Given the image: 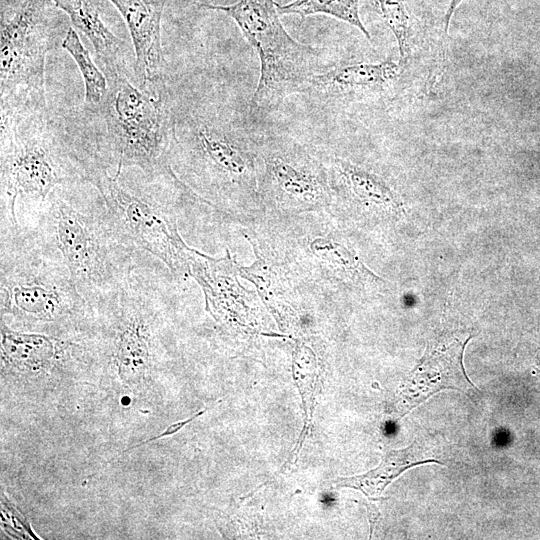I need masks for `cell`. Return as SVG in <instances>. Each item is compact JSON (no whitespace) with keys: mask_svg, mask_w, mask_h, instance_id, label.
I'll list each match as a JSON object with an SVG mask.
<instances>
[{"mask_svg":"<svg viewBox=\"0 0 540 540\" xmlns=\"http://www.w3.org/2000/svg\"><path fill=\"white\" fill-rule=\"evenodd\" d=\"M174 108L170 164L188 195L240 222L259 219L257 137L212 104Z\"/></svg>","mask_w":540,"mask_h":540,"instance_id":"1","label":"cell"},{"mask_svg":"<svg viewBox=\"0 0 540 540\" xmlns=\"http://www.w3.org/2000/svg\"><path fill=\"white\" fill-rule=\"evenodd\" d=\"M108 88L96 105L72 111L90 153L121 175L137 168L148 180L175 177L170 164L175 138V108L168 89L142 90L127 73L107 76Z\"/></svg>","mask_w":540,"mask_h":540,"instance_id":"2","label":"cell"},{"mask_svg":"<svg viewBox=\"0 0 540 540\" xmlns=\"http://www.w3.org/2000/svg\"><path fill=\"white\" fill-rule=\"evenodd\" d=\"M93 161L70 114L53 116L47 110L1 117V227H20L18 198L42 204L56 189L87 183Z\"/></svg>","mask_w":540,"mask_h":540,"instance_id":"3","label":"cell"},{"mask_svg":"<svg viewBox=\"0 0 540 540\" xmlns=\"http://www.w3.org/2000/svg\"><path fill=\"white\" fill-rule=\"evenodd\" d=\"M257 238L287 269L307 296L374 294L385 281L360 259L328 210L262 215Z\"/></svg>","mask_w":540,"mask_h":540,"instance_id":"4","label":"cell"},{"mask_svg":"<svg viewBox=\"0 0 540 540\" xmlns=\"http://www.w3.org/2000/svg\"><path fill=\"white\" fill-rule=\"evenodd\" d=\"M61 190L39 204L29 233L66 267L87 303L96 306L133 273L134 250L113 229L103 201L100 206H80Z\"/></svg>","mask_w":540,"mask_h":540,"instance_id":"5","label":"cell"},{"mask_svg":"<svg viewBox=\"0 0 540 540\" xmlns=\"http://www.w3.org/2000/svg\"><path fill=\"white\" fill-rule=\"evenodd\" d=\"M66 16L51 0H0L1 117L49 110L46 56L72 26Z\"/></svg>","mask_w":540,"mask_h":540,"instance_id":"6","label":"cell"},{"mask_svg":"<svg viewBox=\"0 0 540 540\" xmlns=\"http://www.w3.org/2000/svg\"><path fill=\"white\" fill-rule=\"evenodd\" d=\"M1 316L32 326L65 324L91 307L66 267L21 228L1 227Z\"/></svg>","mask_w":540,"mask_h":540,"instance_id":"7","label":"cell"},{"mask_svg":"<svg viewBox=\"0 0 540 540\" xmlns=\"http://www.w3.org/2000/svg\"><path fill=\"white\" fill-rule=\"evenodd\" d=\"M199 6L232 18L259 56L260 75L248 111L251 123L265 120L287 97L305 93L311 78L319 73L320 50L297 41L287 32L274 0Z\"/></svg>","mask_w":540,"mask_h":540,"instance_id":"8","label":"cell"},{"mask_svg":"<svg viewBox=\"0 0 540 540\" xmlns=\"http://www.w3.org/2000/svg\"><path fill=\"white\" fill-rule=\"evenodd\" d=\"M110 175L99 162H93L87 183L101 196L110 223L128 247L152 254L178 280L190 276V247L182 239L175 215L165 205L131 190Z\"/></svg>","mask_w":540,"mask_h":540,"instance_id":"9","label":"cell"},{"mask_svg":"<svg viewBox=\"0 0 540 540\" xmlns=\"http://www.w3.org/2000/svg\"><path fill=\"white\" fill-rule=\"evenodd\" d=\"M257 148L262 215L329 209L332 191L324 158L284 133L257 137Z\"/></svg>","mask_w":540,"mask_h":540,"instance_id":"10","label":"cell"},{"mask_svg":"<svg viewBox=\"0 0 540 540\" xmlns=\"http://www.w3.org/2000/svg\"><path fill=\"white\" fill-rule=\"evenodd\" d=\"M324 161L332 191L328 211L341 223L374 224L402 212L399 194L381 174L337 156Z\"/></svg>","mask_w":540,"mask_h":540,"instance_id":"11","label":"cell"},{"mask_svg":"<svg viewBox=\"0 0 540 540\" xmlns=\"http://www.w3.org/2000/svg\"><path fill=\"white\" fill-rule=\"evenodd\" d=\"M471 337L448 336L429 344L423 357L399 387L396 399L399 417L441 390L477 391L463 365L464 349Z\"/></svg>","mask_w":540,"mask_h":540,"instance_id":"12","label":"cell"},{"mask_svg":"<svg viewBox=\"0 0 540 540\" xmlns=\"http://www.w3.org/2000/svg\"><path fill=\"white\" fill-rule=\"evenodd\" d=\"M122 16L135 53V84L159 93L168 89L161 20L168 0H109Z\"/></svg>","mask_w":540,"mask_h":540,"instance_id":"13","label":"cell"},{"mask_svg":"<svg viewBox=\"0 0 540 540\" xmlns=\"http://www.w3.org/2000/svg\"><path fill=\"white\" fill-rule=\"evenodd\" d=\"M403 69L400 63L390 59L340 65L315 74L305 94L327 102L380 93L399 79Z\"/></svg>","mask_w":540,"mask_h":540,"instance_id":"14","label":"cell"},{"mask_svg":"<svg viewBox=\"0 0 540 540\" xmlns=\"http://www.w3.org/2000/svg\"><path fill=\"white\" fill-rule=\"evenodd\" d=\"M425 463L443 464L438 459L428 457L423 448L413 442L400 450L384 449L381 462L376 468L361 475L337 478L334 483L338 488L357 489L369 499L375 500L405 470Z\"/></svg>","mask_w":540,"mask_h":540,"instance_id":"15","label":"cell"},{"mask_svg":"<svg viewBox=\"0 0 540 540\" xmlns=\"http://www.w3.org/2000/svg\"><path fill=\"white\" fill-rule=\"evenodd\" d=\"M63 344L54 337L9 329L2 321V361L19 371H40L63 355Z\"/></svg>","mask_w":540,"mask_h":540,"instance_id":"16","label":"cell"},{"mask_svg":"<svg viewBox=\"0 0 540 540\" xmlns=\"http://www.w3.org/2000/svg\"><path fill=\"white\" fill-rule=\"evenodd\" d=\"M360 0H293L277 4L280 15L295 14L301 19L315 14H325L358 29L368 40L371 35L360 17Z\"/></svg>","mask_w":540,"mask_h":540,"instance_id":"17","label":"cell"},{"mask_svg":"<svg viewBox=\"0 0 540 540\" xmlns=\"http://www.w3.org/2000/svg\"><path fill=\"white\" fill-rule=\"evenodd\" d=\"M61 47L70 54L81 73L85 92L84 104L89 106L98 104L108 88L107 77L96 65L72 26L68 29Z\"/></svg>","mask_w":540,"mask_h":540,"instance_id":"18","label":"cell"},{"mask_svg":"<svg viewBox=\"0 0 540 540\" xmlns=\"http://www.w3.org/2000/svg\"><path fill=\"white\" fill-rule=\"evenodd\" d=\"M375 12L390 29L397 42L400 64L404 68L411 56L412 21L405 0H370Z\"/></svg>","mask_w":540,"mask_h":540,"instance_id":"19","label":"cell"},{"mask_svg":"<svg viewBox=\"0 0 540 540\" xmlns=\"http://www.w3.org/2000/svg\"><path fill=\"white\" fill-rule=\"evenodd\" d=\"M68 17L73 27L78 26L96 9L92 0H51Z\"/></svg>","mask_w":540,"mask_h":540,"instance_id":"20","label":"cell"},{"mask_svg":"<svg viewBox=\"0 0 540 540\" xmlns=\"http://www.w3.org/2000/svg\"><path fill=\"white\" fill-rule=\"evenodd\" d=\"M203 413H205V410H202V411L196 413L195 415H193L192 417H190V418H188V419H186V420H182V421H178V422H176V423H173V424H171L170 426H168V427L166 428V430H165L164 432H162L161 434H159V435H157V436H154V437H152V438H150V439H147V440H145V441H143V442H140V443H138V444H135V445L129 447L128 449H126L124 452L129 451V450H131V449L138 448V447H140V446H142V445H144V444H146V443H150V442L155 441V440H157V439H160V438H162V437H166V436L172 435V434L178 432V431H179L182 427H184L186 424H188L189 422L193 421L195 418H197V417H199L200 415H202Z\"/></svg>","mask_w":540,"mask_h":540,"instance_id":"21","label":"cell"},{"mask_svg":"<svg viewBox=\"0 0 540 540\" xmlns=\"http://www.w3.org/2000/svg\"><path fill=\"white\" fill-rule=\"evenodd\" d=\"M464 0H450L449 6L446 10V14L444 17V32L445 34H448L450 22L452 19V16L454 15L456 9L458 6L463 2Z\"/></svg>","mask_w":540,"mask_h":540,"instance_id":"22","label":"cell"}]
</instances>
